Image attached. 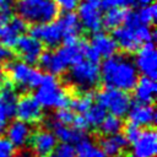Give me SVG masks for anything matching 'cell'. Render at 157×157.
I'll use <instances>...</instances> for the list:
<instances>
[{"instance_id":"cell-17","label":"cell","mask_w":157,"mask_h":157,"mask_svg":"<svg viewBox=\"0 0 157 157\" xmlns=\"http://www.w3.org/2000/svg\"><path fill=\"white\" fill-rule=\"evenodd\" d=\"M18 101V94L15 86L6 80L0 87V115L6 120L12 119L16 112V104Z\"/></svg>"},{"instance_id":"cell-44","label":"cell","mask_w":157,"mask_h":157,"mask_svg":"<svg viewBox=\"0 0 157 157\" xmlns=\"http://www.w3.org/2000/svg\"><path fill=\"white\" fill-rule=\"evenodd\" d=\"M6 80H7V78H6V75H5V71H4V70H2L1 67H0V87H1L2 85H4V82H5Z\"/></svg>"},{"instance_id":"cell-7","label":"cell","mask_w":157,"mask_h":157,"mask_svg":"<svg viewBox=\"0 0 157 157\" xmlns=\"http://www.w3.org/2000/svg\"><path fill=\"white\" fill-rule=\"evenodd\" d=\"M94 101H97V104L103 107L105 110H109L112 115H115L118 118H123L128 114L131 103V97L128 92L104 87L103 90L98 91L97 93H93Z\"/></svg>"},{"instance_id":"cell-27","label":"cell","mask_w":157,"mask_h":157,"mask_svg":"<svg viewBox=\"0 0 157 157\" xmlns=\"http://www.w3.org/2000/svg\"><path fill=\"white\" fill-rule=\"evenodd\" d=\"M93 102H94L93 92H82L75 96L74 98H71L69 107H71V109L77 114H85L93 105Z\"/></svg>"},{"instance_id":"cell-11","label":"cell","mask_w":157,"mask_h":157,"mask_svg":"<svg viewBox=\"0 0 157 157\" xmlns=\"http://www.w3.org/2000/svg\"><path fill=\"white\" fill-rule=\"evenodd\" d=\"M15 117L17 118V120H21L27 124L38 123L43 118V108L39 105V103L34 99L32 94L27 93L18 97Z\"/></svg>"},{"instance_id":"cell-33","label":"cell","mask_w":157,"mask_h":157,"mask_svg":"<svg viewBox=\"0 0 157 157\" xmlns=\"http://www.w3.org/2000/svg\"><path fill=\"white\" fill-rule=\"evenodd\" d=\"M135 0H102L99 4V9L101 10H109L113 7H129L131 5H134Z\"/></svg>"},{"instance_id":"cell-4","label":"cell","mask_w":157,"mask_h":157,"mask_svg":"<svg viewBox=\"0 0 157 157\" xmlns=\"http://www.w3.org/2000/svg\"><path fill=\"white\" fill-rule=\"evenodd\" d=\"M112 37L115 40L118 48H120L125 53L131 54L137 52L142 44L153 42L156 38V34L151 26L121 25L120 27L113 29Z\"/></svg>"},{"instance_id":"cell-31","label":"cell","mask_w":157,"mask_h":157,"mask_svg":"<svg viewBox=\"0 0 157 157\" xmlns=\"http://www.w3.org/2000/svg\"><path fill=\"white\" fill-rule=\"evenodd\" d=\"M48 157H76L74 145L70 144H58L54 151Z\"/></svg>"},{"instance_id":"cell-30","label":"cell","mask_w":157,"mask_h":157,"mask_svg":"<svg viewBox=\"0 0 157 157\" xmlns=\"http://www.w3.org/2000/svg\"><path fill=\"white\" fill-rule=\"evenodd\" d=\"M136 13H137V17H139V21H140L141 25L152 26L155 23L156 18H157V9H156L155 2L151 4L150 6L139 9L136 11Z\"/></svg>"},{"instance_id":"cell-15","label":"cell","mask_w":157,"mask_h":157,"mask_svg":"<svg viewBox=\"0 0 157 157\" xmlns=\"http://www.w3.org/2000/svg\"><path fill=\"white\" fill-rule=\"evenodd\" d=\"M128 123H131L139 128H150L156 121V109L153 104H144L135 102L130 105L128 112Z\"/></svg>"},{"instance_id":"cell-9","label":"cell","mask_w":157,"mask_h":157,"mask_svg":"<svg viewBox=\"0 0 157 157\" xmlns=\"http://www.w3.org/2000/svg\"><path fill=\"white\" fill-rule=\"evenodd\" d=\"M28 32L29 36L38 39L43 45H47L50 49L58 48L63 43V31L56 20L49 23L33 25Z\"/></svg>"},{"instance_id":"cell-3","label":"cell","mask_w":157,"mask_h":157,"mask_svg":"<svg viewBox=\"0 0 157 157\" xmlns=\"http://www.w3.org/2000/svg\"><path fill=\"white\" fill-rule=\"evenodd\" d=\"M33 97L42 108L54 109L69 108L71 101V96L66 92L65 88L60 86L56 76H53L50 74L43 75V80L36 88Z\"/></svg>"},{"instance_id":"cell-39","label":"cell","mask_w":157,"mask_h":157,"mask_svg":"<svg viewBox=\"0 0 157 157\" xmlns=\"http://www.w3.org/2000/svg\"><path fill=\"white\" fill-rule=\"evenodd\" d=\"M12 56H13V53L11 52V49L6 48L5 45H2L0 43V64L10 61L12 59Z\"/></svg>"},{"instance_id":"cell-22","label":"cell","mask_w":157,"mask_h":157,"mask_svg":"<svg viewBox=\"0 0 157 157\" xmlns=\"http://www.w3.org/2000/svg\"><path fill=\"white\" fill-rule=\"evenodd\" d=\"M128 141L123 134H115L110 136H103L99 141V148L105 157H119L121 151L128 146Z\"/></svg>"},{"instance_id":"cell-21","label":"cell","mask_w":157,"mask_h":157,"mask_svg":"<svg viewBox=\"0 0 157 157\" xmlns=\"http://www.w3.org/2000/svg\"><path fill=\"white\" fill-rule=\"evenodd\" d=\"M50 131L54 134V136L56 137L58 141H60L61 144H70V145L77 144L86 136L85 132L75 130L74 128H70L69 125L60 124L55 120L50 121Z\"/></svg>"},{"instance_id":"cell-12","label":"cell","mask_w":157,"mask_h":157,"mask_svg":"<svg viewBox=\"0 0 157 157\" xmlns=\"http://www.w3.org/2000/svg\"><path fill=\"white\" fill-rule=\"evenodd\" d=\"M131 145L130 157H155L157 153V134L155 128L142 129L140 136Z\"/></svg>"},{"instance_id":"cell-1","label":"cell","mask_w":157,"mask_h":157,"mask_svg":"<svg viewBox=\"0 0 157 157\" xmlns=\"http://www.w3.org/2000/svg\"><path fill=\"white\" fill-rule=\"evenodd\" d=\"M99 69L101 80L109 88L129 92L134 90L139 80V71L134 61L124 54H114L107 58Z\"/></svg>"},{"instance_id":"cell-32","label":"cell","mask_w":157,"mask_h":157,"mask_svg":"<svg viewBox=\"0 0 157 157\" xmlns=\"http://www.w3.org/2000/svg\"><path fill=\"white\" fill-rule=\"evenodd\" d=\"M74 118H75V114L72 110H70L69 108H63V109H56V112L54 113L53 120L64 125H71Z\"/></svg>"},{"instance_id":"cell-36","label":"cell","mask_w":157,"mask_h":157,"mask_svg":"<svg viewBox=\"0 0 157 157\" xmlns=\"http://www.w3.org/2000/svg\"><path fill=\"white\" fill-rule=\"evenodd\" d=\"M56 6L64 11H74L80 5L81 0H53Z\"/></svg>"},{"instance_id":"cell-23","label":"cell","mask_w":157,"mask_h":157,"mask_svg":"<svg viewBox=\"0 0 157 157\" xmlns=\"http://www.w3.org/2000/svg\"><path fill=\"white\" fill-rule=\"evenodd\" d=\"M38 64L44 71H47V74H50L53 76L63 75L67 69V66L61 61V59L58 56L55 50L43 52L38 60Z\"/></svg>"},{"instance_id":"cell-13","label":"cell","mask_w":157,"mask_h":157,"mask_svg":"<svg viewBox=\"0 0 157 157\" xmlns=\"http://www.w3.org/2000/svg\"><path fill=\"white\" fill-rule=\"evenodd\" d=\"M82 29L91 33L99 32L102 28V10L90 2H80L76 12Z\"/></svg>"},{"instance_id":"cell-42","label":"cell","mask_w":157,"mask_h":157,"mask_svg":"<svg viewBox=\"0 0 157 157\" xmlns=\"http://www.w3.org/2000/svg\"><path fill=\"white\" fill-rule=\"evenodd\" d=\"M0 10H12L11 0H0Z\"/></svg>"},{"instance_id":"cell-6","label":"cell","mask_w":157,"mask_h":157,"mask_svg":"<svg viewBox=\"0 0 157 157\" xmlns=\"http://www.w3.org/2000/svg\"><path fill=\"white\" fill-rule=\"evenodd\" d=\"M4 71L5 75L9 76V81L15 86V88L36 90L43 80V74L39 69H36L21 60L5 63Z\"/></svg>"},{"instance_id":"cell-14","label":"cell","mask_w":157,"mask_h":157,"mask_svg":"<svg viewBox=\"0 0 157 157\" xmlns=\"http://www.w3.org/2000/svg\"><path fill=\"white\" fill-rule=\"evenodd\" d=\"M56 22L63 31V44H74L80 40L82 27L76 12L65 11L63 15L58 16Z\"/></svg>"},{"instance_id":"cell-35","label":"cell","mask_w":157,"mask_h":157,"mask_svg":"<svg viewBox=\"0 0 157 157\" xmlns=\"http://www.w3.org/2000/svg\"><path fill=\"white\" fill-rule=\"evenodd\" d=\"M82 53H83V59H85V60H88V61H91V63L99 64L101 56L92 49V47H91L86 40H82Z\"/></svg>"},{"instance_id":"cell-24","label":"cell","mask_w":157,"mask_h":157,"mask_svg":"<svg viewBox=\"0 0 157 157\" xmlns=\"http://www.w3.org/2000/svg\"><path fill=\"white\" fill-rule=\"evenodd\" d=\"M55 53L61 59V61L67 67H70L71 65L81 61L83 59L82 40L80 39L77 43H74V44H63L61 47H58Z\"/></svg>"},{"instance_id":"cell-10","label":"cell","mask_w":157,"mask_h":157,"mask_svg":"<svg viewBox=\"0 0 157 157\" xmlns=\"http://www.w3.org/2000/svg\"><path fill=\"white\" fill-rule=\"evenodd\" d=\"M13 48H15L17 55L20 56V60L28 65L37 64L42 53L44 52L43 44L38 39L33 38L29 34L20 36Z\"/></svg>"},{"instance_id":"cell-25","label":"cell","mask_w":157,"mask_h":157,"mask_svg":"<svg viewBox=\"0 0 157 157\" xmlns=\"http://www.w3.org/2000/svg\"><path fill=\"white\" fill-rule=\"evenodd\" d=\"M128 10L126 7H113L107 10L105 13L102 15V27L110 31L120 27L125 21Z\"/></svg>"},{"instance_id":"cell-29","label":"cell","mask_w":157,"mask_h":157,"mask_svg":"<svg viewBox=\"0 0 157 157\" xmlns=\"http://www.w3.org/2000/svg\"><path fill=\"white\" fill-rule=\"evenodd\" d=\"M85 120L87 121L88 128H98L101 125V123L104 120L105 115H107V110L98 105V104H93L85 114H82Z\"/></svg>"},{"instance_id":"cell-18","label":"cell","mask_w":157,"mask_h":157,"mask_svg":"<svg viewBox=\"0 0 157 157\" xmlns=\"http://www.w3.org/2000/svg\"><path fill=\"white\" fill-rule=\"evenodd\" d=\"M90 45L101 58H105V59L117 54L118 50V45L113 39V37L102 31L92 33Z\"/></svg>"},{"instance_id":"cell-2","label":"cell","mask_w":157,"mask_h":157,"mask_svg":"<svg viewBox=\"0 0 157 157\" xmlns=\"http://www.w3.org/2000/svg\"><path fill=\"white\" fill-rule=\"evenodd\" d=\"M15 9L18 17L32 26L53 22L60 15V9L53 0H17Z\"/></svg>"},{"instance_id":"cell-38","label":"cell","mask_w":157,"mask_h":157,"mask_svg":"<svg viewBox=\"0 0 157 157\" xmlns=\"http://www.w3.org/2000/svg\"><path fill=\"white\" fill-rule=\"evenodd\" d=\"M15 152V146L10 142L7 137L0 136V153L2 155H12Z\"/></svg>"},{"instance_id":"cell-40","label":"cell","mask_w":157,"mask_h":157,"mask_svg":"<svg viewBox=\"0 0 157 157\" xmlns=\"http://www.w3.org/2000/svg\"><path fill=\"white\" fill-rule=\"evenodd\" d=\"M12 17V10H0V27L5 26Z\"/></svg>"},{"instance_id":"cell-46","label":"cell","mask_w":157,"mask_h":157,"mask_svg":"<svg viewBox=\"0 0 157 157\" xmlns=\"http://www.w3.org/2000/svg\"><path fill=\"white\" fill-rule=\"evenodd\" d=\"M0 157H12V155H2V153H0Z\"/></svg>"},{"instance_id":"cell-5","label":"cell","mask_w":157,"mask_h":157,"mask_svg":"<svg viewBox=\"0 0 157 157\" xmlns=\"http://www.w3.org/2000/svg\"><path fill=\"white\" fill-rule=\"evenodd\" d=\"M67 80L76 90H80L81 92H91L101 81L99 64L82 59L70 66V70L67 71Z\"/></svg>"},{"instance_id":"cell-28","label":"cell","mask_w":157,"mask_h":157,"mask_svg":"<svg viewBox=\"0 0 157 157\" xmlns=\"http://www.w3.org/2000/svg\"><path fill=\"white\" fill-rule=\"evenodd\" d=\"M123 126H124V123L121 118H118L112 114H107L104 120L98 126V129L103 136H110V135L119 134L123 130Z\"/></svg>"},{"instance_id":"cell-16","label":"cell","mask_w":157,"mask_h":157,"mask_svg":"<svg viewBox=\"0 0 157 157\" xmlns=\"http://www.w3.org/2000/svg\"><path fill=\"white\" fill-rule=\"evenodd\" d=\"M32 151L37 157H48L58 145L54 134L48 129H38L29 137Z\"/></svg>"},{"instance_id":"cell-43","label":"cell","mask_w":157,"mask_h":157,"mask_svg":"<svg viewBox=\"0 0 157 157\" xmlns=\"http://www.w3.org/2000/svg\"><path fill=\"white\" fill-rule=\"evenodd\" d=\"M6 126H7V120L0 115V135L6 130Z\"/></svg>"},{"instance_id":"cell-20","label":"cell","mask_w":157,"mask_h":157,"mask_svg":"<svg viewBox=\"0 0 157 157\" xmlns=\"http://www.w3.org/2000/svg\"><path fill=\"white\" fill-rule=\"evenodd\" d=\"M6 135L10 142L15 147H23L32 135L31 126L27 123H23L21 120H13L10 123V125L6 126Z\"/></svg>"},{"instance_id":"cell-34","label":"cell","mask_w":157,"mask_h":157,"mask_svg":"<svg viewBox=\"0 0 157 157\" xmlns=\"http://www.w3.org/2000/svg\"><path fill=\"white\" fill-rule=\"evenodd\" d=\"M123 129H124V134L123 135L126 139L128 144H132L140 136L141 130H142L141 128H139V126H136V125H134L131 123H128L126 125H124Z\"/></svg>"},{"instance_id":"cell-26","label":"cell","mask_w":157,"mask_h":157,"mask_svg":"<svg viewBox=\"0 0 157 157\" xmlns=\"http://www.w3.org/2000/svg\"><path fill=\"white\" fill-rule=\"evenodd\" d=\"M74 148L76 157H105L99 146L96 145L87 136H85L81 141L75 144Z\"/></svg>"},{"instance_id":"cell-19","label":"cell","mask_w":157,"mask_h":157,"mask_svg":"<svg viewBox=\"0 0 157 157\" xmlns=\"http://www.w3.org/2000/svg\"><path fill=\"white\" fill-rule=\"evenodd\" d=\"M156 93H157L156 80H152L146 76L139 77V80L134 87V97L137 103L153 104Z\"/></svg>"},{"instance_id":"cell-45","label":"cell","mask_w":157,"mask_h":157,"mask_svg":"<svg viewBox=\"0 0 157 157\" xmlns=\"http://www.w3.org/2000/svg\"><path fill=\"white\" fill-rule=\"evenodd\" d=\"M85 1H86V2H90V4H92V5H96V6L99 7V4H101L102 0H85Z\"/></svg>"},{"instance_id":"cell-41","label":"cell","mask_w":157,"mask_h":157,"mask_svg":"<svg viewBox=\"0 0 157 157\" xmlns=\"http://www.w3.org/2000/svg\"><path fill=\"white\" fill-rule=\"evenodd\" d=\"M153 1L155 0H135L134 5L137 9H142V7H146V6H150L151 4H153Z\"/></svg>"},{"instance_id":"cell-8","label":"cell","mask_w":157,"mask_h":157,"mask_svg":"<svg viewBox=\"0 0 157 157\" xmlns=\"http://www.w3.org/2000/svg\"><path fill=\"white\" fill-rule=\"evenodd\" d=\"M139 72L142 76L156 80L157 77V52L153 42L145 43L136 52L135 61H134Z\"/></svg>"},{"instance_id":"cell-37","label":"cell","mask_w":157,"mask_h":157,"mask_svg":"<svg viewBox=\"0 0 157 157\" xmlns=\"http://www.w3.org/2000/svg\"><path fill=\"white\" fill-rule=\"evenodd\" d=\"M71 128H74L75 130L82 131V132H85L87 129H90L88 125H87V121L85 120V118H83L82 114L75 115V118H74V120H72V124H71Z\"/></svg>"}]
</instances>
